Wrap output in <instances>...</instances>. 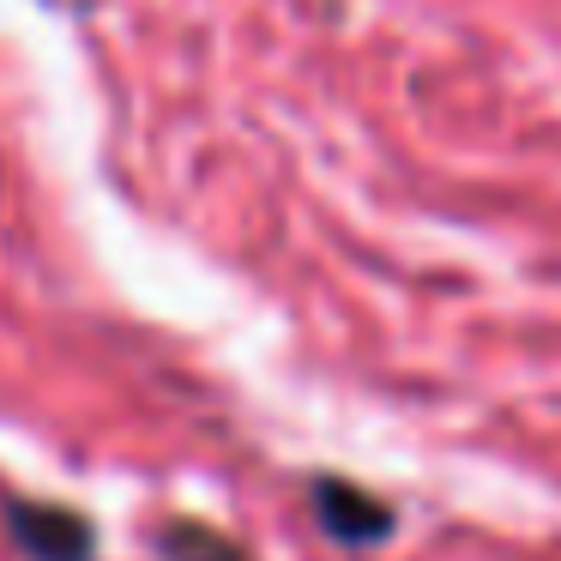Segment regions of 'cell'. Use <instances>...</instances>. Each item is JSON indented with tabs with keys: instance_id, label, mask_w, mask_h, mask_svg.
I'll list each match as a JSON object with an SVG mask.
<instances>
[{
	"instance_id": "3957f363",
	"label": "cell",
	"mask_w": 561,
	"mask_h": 561,
	"mask_svg": "<svg viewBox=\"0 0 561 561\" xmlns=\"http://www.w3.org/2000/svg\"><path fill=\"white\" fill-rule=\"evenodd\" d=\"M163 556H170V561H248L224 531L194 525V519H175L170 531H163Z\"/></svg>"
},
{
	"instance_id": "7a4b0ae2",
	"label": "cell",
	"mask_w": 561,
	"mask_h": 561,
	"mask_svg": "<svg viewBox=\"0 0 561 561\" xmlns=\"http://www.w3.org/2000/svg\"><path fill=\"white\" fill-rule=\"evenodd\" d=\"M7 525L31 561H91V549H98L85 513L49 507V501H7Z\"/></svg>"
},
{
	"instance_id": "6da1fadb",
	"label": "cell",
	"mask_w": 561,
	"mask_h": 561,
	"mask_svg": "<svg viewBox=\"0 0 561 561\" xmlns=\"http://www.w3.org/2000/svg\"><path fill=\"white\" fill-rule=\"evenodd\" d=\"M308 501H314L320 531H327L332 543H344V549H375V543H387V537L399 531L392 501H380L375 489L351 483V477H314V483H308Z\"/></svg>"
}]
</instances>
